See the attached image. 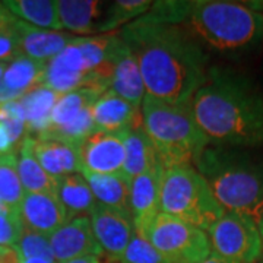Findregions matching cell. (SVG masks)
Masks as SVG:
<instances>
[{
  "label": "cell",
  "mask_w": 263,
  "mask_h": 263,
  "mask_svg": "<svg viewBox=\"0 0 263 263\" xmlns=\"http://www.w3.org/2000/svg\"><path fill=\"white\" fill-rule=\"evenodd\" d=\"M110 89L136 107H141L146 95L138 60L120 35H116L111 54Z\"/></svg>",
  "instance_id": "cell-15"
},
{
  "label": "cell",
  "mask_w": 263,
  "mask_h": 263,
  "mask_svg": "<svg viewBox=\"0 0 263 263\" xmlns=\"http://www.w3.org/2000/svg\"><path fill=\"white\" fill-rule=\"evenodd\" d=\"M202 263H241V262H235V260H228V259H224L221 256H218L215 253L209 254V257L205 259Z\"/></svg>",
  "instance_id": "cell-37"
},
{
  "label": "cell",
  "mask_w": 263,
  "mask_h": 263,
  "mask_svg": "<svg viewBox=\"0 0 263 263\" xmlns=\"http://www.w3.org/2000/svg\"><path fill=\"white\" fill-rule=\"evenodd\" d=\"M120 37L138 60L151 97L189 104L208 81L206 54L193 34L180 25L138 18L123 28Z\"/></svg>",
  "instance_id": "cell-1"
},
{
  "label": "cell",
  "mask_w": 263,
  "mask_h": 263,
  "mask_svg": "<svg viewBox=\"0 0 263 263\" xmlns=\"http://www.w3.org/2000/svg\"><path fill=\"white\" fill-rule=\"evenodd\" d=\"M101 94L103 92L92 88H79L72 92L62 95L53 110L51 122H50V127L47 132L56 130L75 122L81 114H84L86 110H91L94 107L95 101L100 98Z\"/></svg>",
  "instance_id": "cell-27"
},
{
  "label": "cell",
  "mask_w": 263,
  "mask_h": 263,
  "mask_svg": "<svg viewBox=\"0 0 263 263\" xmlns=\"http://www.w3.org/2000/svg\"><path fill=\"white\" fill-rule=\"evenodd\" d=\"M257 263H263V259H260V260H259V262Z\"/></svg>",
  "instance_id": "cell-43"
},
{
  "label": "cell",
  "mask_w": 263,
  "mask_h": 263,
  "mask_svg": "<svg viewBox=\"0 0 263 263\" xmlns=\"http://www.w3.org/2000/svg\"><path fill=\"white\" fill-rule=\"evenodd\" d=\"M57 12L62 28L76 34H95L116 29L111 3L98 0H59Z\"/></svg>",
  "instance_id": "cell-12"
},
{
  "label": "cell",
  "mask_w": 263,
  "mask_h": 263,
  "mask_svg": "<svg viewBox=\"0 0 263 263\" xmlns=\"http://www.w3.org/2000/svg\"><path fill=\"white\" fill-rule=\"evenodd\" d=\"M50 247L57 263H65L84 256L103 253L95 240L89 216H76L48 237Z\"/></svg>",
  "instance_id": "cell-13"
},
{
  "label": "cell",
  "mask_w": 263,
  "mask_h": 263,
  "mask_svg": "<svg viewBox=\"0 0 263 263\" xmlns=\"http://www.w3.org/2000/svg\"><path fill=\"white\" fill-rule=\"evenodd\" d=\"M46 63L25 56L13 59L3 73L0 84V104L18 101L32 88L43 85Z\"/></svg>",
  "instance_id": "cell-20"
},
{
  "label": "cell",
  "mask_w": 263,
  "mask_h": 263,
  "mask_svg": "<svg viewBox=\"0 0 263 263\" xmlns=\"http://www.w3.org/2000/svg\"><path fill=\"white\" fill-rule=\"evenodd\" d=\"M226 212L250 218L256 224L263 216V170L252 162L235 160L208 149L196 164Z\"/></svg>",
  "instance_id": "cell-4"
},
{
  "label": "cell",
  "mask_w": 263,
  "mask_h": 263,
  "mask_svg": "<svg viewBox=\"0 0 263 263\" xmlns=\"http://www.w3.org/2000/svg\"><path fill=\"white\" fill-rule=\"evenodd\" d=\"M192 110L209 143H263V97L240 76L209 70L208 81L192 100Z\"/></svg>",
  "instance_id": "cell-2"
},
{
  "label": "cell",
  "mask_w": 263,
  "mask_h": 263,
  "mask_svg": "<svg viewBox=\"0 0 263 263\" xmlns=\"http://www.w3.org/2000/svg\"><path fill=\"white\" fill-rule=\"evenodd\" d=\"M257 226V230H259V234H260V240H262V257L260 259H263V216L260 218V221L256 224Z\"/></svg>",
  "instance_id": "cell-40"
},
{
  "label": "cell",
  "mask_w": 263,
  "mask_h": 263,
  "mask_svg": "<svg viewBox=\"0 0 263 263\" xmlns=\"http://www.w3.org/2000/svg\"><path fill=\"white\" fill-rule=\"evenodd\" d=\"M189 24L197 37L216 50H240L263 40V13L238 2H193Z\"/></svg>",
  "instance_id": "cell-5"
},
{
  "label": "cell",
  "mask_w": 263,
  "mask_h": 263,
  "mask_svg": "<svg viewBox=\"0 0 263 263\" xmlns=\"http://www.w3.org/2000/svg\"><path fill=\"white\" fill-rule=\"evenodd\" d=\"M16 170L25 193H56L57 179L48 176L34 155L32 138L21 142L16 154Z\"/></svg>",
  "instance_id": "cell-23"
},
{
  "label": "cell",
  "mask_w": 263,
  "mask_h": 263,
  "mask_svg": "<svg viewBox=\"0 0 263 263\" xmlns=\"http://www.w3.org/2000/svg\"><path fill=\"white\" fill-rule=\"evenodd\" d=\"M10 13L19 21L32 27L50 31H60L62 24L57 12V2L53 0H8L3 2Z\"/></svg>",
  "instance_id": "cell-26"
},
{
  "label": "cell",
  "mask_w": 263,
  "mask_h": 263,
  "mask_svg": "<svg viewBox=\"0 0 263 263\" xmlns=\"http://www.w3.org/2000/svg\"><path fill=\"white\" fill-rule=\"evenodd\" d=\"M18 56H21L19 51V44L16 37L13 35V32L10 31L8 34H2L0 35V62H6V60H13Z\"/></svg>",
  "instance_id": "cell-34"
},
{
  "label": "cell",
  "mask_w": 263,
  "mask_h": 263,
  "mask_svg": "<svg viewBox=\"0 0 263 263\" xmlns=\"http://www.w3.org/2000/svg\"><path fill=\"white\" fill-rule=\"evenodd\" d=\"M122 263H167L158 253V250L145 240L142 235L135 233L120 257Z\"/></svg>",
  "instance_id": "cell-29"
},
{
  "label": "cell",
  "mask_w": 263,
  "mask_h": 263,
  "mask_svg": "<svg viewBox=\"0 0 263 263\" xmlns=\"http://www.w3.org/2000/svg\"><path fill=\"white\" fill-rule=\"evenodd\" d=\"M21 259H29V257H46V259H54L48 237L32 233L28 230H24V234L18 241V245L13 247ZM56 260V259H54Z\"/></svg>",
  "instance_id": "cell-31"
},
{
  "label": "cell",
  "mask_w": 263,
  "mask_h": 263,
  "mask_svg": "<svg viewBox=\"0 0 263 263\" xmlns=\"http://www.w3.org/2000/svg\"><path fill=\"white\" fill-rule=\"evenodd\" d=\"M141 235L167 263H202L212 253L206 231L162 212L151 221Z\"/></svg>",
  "instance_id": "cell-7"
},
{
  "label": "cell",
  "mask_w": 263,
  "mask_h": 263,
  "mask_svg": "<svg viewBox=\"0 0 263 263\" xmlns=\"http://www.w3.org/2000/svg\"><path fill=\"white\" fill-rule=\"evenodd\" d=\"M152 6V2L148 0H119L111 3V13L116 28L126 24L130 19H136L146 13Z\"/></svg>",
  "instance_id": "cell-33"
},
{
  "label": "cell",
  "mask_w": 263,
  "mask_h": 263,
  "mask_svg": "<svg viewBox=\"0 0 263 263\" xmlns=\"http://www.w3.org/2000/svg\"><path fill=\"white\" fill-rule=\"evenodd\" d=\"M65 263H100V260H98L97 256H84V257H78V259H73V260H69V262Z\"/></svg>",
  "instance_id": "cell-39"
},
{
  "label": "cell",
  "mask_w": 263,
  "mask_h": 263,
  "mask_svg": "<svg viewBox=\"0 0 263 263\" xmlns=\"http://www.w3.org/2000/svg\"><path fill=\"white\" fill-rule=\"evenodd\" d=\"M193 2H158L152 3L149 13L145 18L152 22H162V24H176L179 25L180 21L189 18L190 8Z\"/></svg>",
  "instance_id": "cell-30"
},
{
  "label": "cell",
  "mask_w": 263,
  "mask_h": 263,
  "mask_svg": "<svg viewBox=\"0 0 263 263\" xmlns=\"http://www.w3.org/2000/svg\"><path fill=\"white\" fill-rule=\"evenodd\" d=\"M212 253L228 260L257 263L262 257V240L256 222L234 212H224L208 230Z\"/></svg>",
  "instance_id": "cell-8"
},
{
  "label": "cell",
  "mask_w": 263,
  "mask_h": 263,
  "mask_svg": "<svg viewBox=\"0 0 263 263\" xmlns=\"http://www.w3.org/2000/svg\"><path fill=\"white\" fill-rule=\"evenodd\" d=\"M15 21L16 18L10 13V10L5 6V3L0 2V35L10 32Z\"/></svg>",
  "instance_id": "cell-36"
},
{
  "label": "cell",
  "mask_w": 263,
  "mask_h": 263,
  "mask_svg": "<svg viewBox=\"0 0 263 263\" xmlns=\"http://www.w3.org/2000/svg\"><path fill=\"white\" fill-rule=\"evenodd\" d=\"M56 195L66 208L69 219L91 214L97 205L92 190L82 174H67L57 179Z\"/></svg>",
  "instance_id": "cell-25"
},
{
  "label": "cell",
  "mask_w": 263,
  "mask_h": 263,
  "mask_svg": "<svg viewBox=\"0 0 263 263\" xmlns=\"http://www.w3.org/2000/svg\"><path fill=\"white\" fill-rule=\"evenodd\" d=\"M92 116L97 129L104 132H123L142 124L141 107L126 101L111 89L95 101Z\"/></svg>",
  "instance_id": "cell-19"
},
{
  "label": "cell",
  "mask_w": 263,
  "mask_h": 263,
  "mask_svg": "<svg viewBox=\"0 0 263 263\" xmlns=\"http://www.w3.org/2000/svg\"><path fill=\"white\" fill-rule=\"evenodd\" d=\"M6 211H10V208H8L5 203L0 202V212H6ZM15 211H16V209H15Z\"/></svg>",
  "instance_id": "cell-42"
},
{
  "label": "cell",
  "mask_w": 263,
  "mask_h": 263,
  "mask_svg": "<svg viewBox=\"0 0 263 263\" xmlns=\"http://www.w3.org/2000/svg\"><path fill=\"white\" fill-rule=\"evenodd\" d=\"M164 167L158 165L148 173L135 177L130 183L129 211L136 233L141 235L151 221L160 214L161 184Z\"/></svg>",
  "instance_id": "cell-16"
},
{
  "label": "cell",
  "mask_w": 263,
  "mask_h": 263,
  "mask_svg": "<svg viewBox=\"0 0 263 263\" xmlns=\"http://www.w3.org/2000/svg\"><path fill=\"white\" fill-rule=\"evenodd\" d=\"M19 214L25 230L44 237H50L70 221L56 193H25Z\"/></svg>",
  "instance_id": "cell-14"
},
{
  "label": "cell",
  "mask_w": 263,
  "mask_h": 263,
  "mask_svg": "<svg viewBox=\"0 0 263 263\" xmlns=\"http://www.w3.org/2000/svg\"><path fill=\"white\" fill-rule=\"evenodd\" d=\"M95 240L104 253L120 260L130 238L136 233L129 211L97 203L89 214Z\"/></svg>",
  "instance_id": "cell-9"
},
{
  "label": "cell",
  "mask_w": 263,
  "mask_h": 263,
  "mask_svg": "<svg viewBox=\"0 0 263 263\" xmlns=\"http://www.w3.org/2000/svg\"><path fill=\"white\" fill-rule=\"evenodd\" d=\"M25 190L16 170V154L0 160V202L10 209L19 211Z\"/></svg>",
  "instance_id": "cell-28"
},
{
  "label": "cell",
  "mask_w": 263,
  "mask_h": 263,
  "mask_svg": "<svg viewBox=\"0 0 263 263\" xmlns=\"http://www.w3.org/2000/svg\"><path fill=\"white\" fill-rule=\"evenodd\" d=\"M160 211L206 233L226 212L208 180L193 165L164 170Z\"/></svg>",
  "instance_id": "cell-6"
},
{
  "label": "cell",
  "mask_w": 263,
  "mask_h": 263,
  "mask_svg": "<svg viewBox=\"0 0 263 263\" xmlns=\"http://www.w3.org/2000/svg\"><path fill=\"white\" fill-rule=\"evenodd\" d=\"M126 160L123 167V174L129 180L148 173L158 165H162L157 151L148 138L143 126H136L123 132Z\"/></svg>",
  "instance_id": "cell-21"
},
{
  "label": "cell",
  "mask_w": 263,
  "mask_h": 263,
  "mask_svg": "<svg viewBox=\"0 0 263 263\" xmlns=\"http://www.w3.org/2000/svg\"><path fill=\"white\" fill-rule=\"evenodd\" d=\"M12 32L18 40L21 56L29 57L41 63H47L48 60L57 56L75 38L60 31L32 27L19 19L15 21Z\"/></svg>",
  "instance_id": "cell-18"
},
{
  "label": "cell",
  "mask_w": 263,
  "mask_h": 263,
  "mask_svg": "<svg viewBox=\"0 0 263 263\" xmlns=\"http://www.w3.org/2000/svg\"><path fill=\"white\" fill-rule=\"evenodd\" d=\"M19 263H57L54 259H46V257H29V259H21Z\"/></svg>",
  "instance_id": "cell-38"
},
{
  "label": "cell",
  "mask_w": 263,
  "mask_h": 263,
  "mask_svg": "<svg viewBox=\"0 0 263 263\" xmlns=\"http://www.w3.org/2000/svg\"><path fill=\"white\" fill-rule=\"evenodd\" d=\"M123 132H104L97 129L84 139L81 143L82 171L94 174L123 173L126 160Z\"/></svg>",
  "instance_id": "cell-10"
},
{
  "label": "cell",
  "mask_w": 263,
  "mask_h": 263,
  "mask_svg": "<svg viewBox=\"0 0 263 263\" xmlns=\"http://www.w3.org/2000/svg\"><path fill=\"white\" fill-rule=\"evenodd\" d=\"M142 126L160 157L164 170L196 165L209 141L193 116L192 103L171 104L145 95L141 105Z\"/></svg>",
  "instance_id": "cell-3"
},
{
  "label": "cell",
  "mask_w": 263,
  "mask_h": 263,
  "mask_svg": "<svg viewBox=\"0 0 263 263\" xmlns=\"http://www.w3.org/2000/svg\"><path fill=\"white\" fill-rule=\"evenodd\" d=\"M60 97L47 86L38 85L19 100L25 113V127L29 138L37 139L48 130L51 114Z\"/></svg>",
  "instance_id": "cell-22"
},
{
  "label": "cell",
  "mask_w": 263,
  "mask_h": 263,
  "mask_svg": "<svg viewBox=\"0 0 263 263\" xmlns=\"http://www.w3.org/2000/svg\"><path fill=\"white\" fill-rule=\"evenodd\" d=\"M34 155L48 176L60 179L82 171L81 145L54 138H32Z\"/></svg>",
  "instance_id": "cell-17"
},
{
  "label": "cell",
  "mask_w": 263,
  "mask_h": 263,
  "mask_svg": "<svg viewBox=\"0 0 263 263\" xmlns=\"http://www.w3.org/2000/svg\"><path fill=\"white\" fill-rule=\"evenodd\" d=\"M89 84L91 73L85 65L75 37L57 56L46 63L43 85L57 94L65 95L79 88H89Z\"/></svg>",
  "instance_id": "cell-11"
},
{
  "label": "cell",
  "mask_w": 263,
  "mask_h": 263,
  "mask_svg": "<svg viewBox=\"0 0 263 263\" xmlns=\"http://www.w3.org/2000/svg\"><path fill=\"white\" fill-rule=\"evenodd\" d=\"M16 154L15 151V143L10 139L9 133L6 130V127L0 123V160L6 158L9 155Z\"/></svg>",
  "instance_id": "cell-35"
},
{
  "label": "cell",
  "mask_w": 263,
  "mask_h": 263,
  "mask_svg": "<svg viewBox=\"0 0 263 263\" xmlns=\"http://www.w3.org/2000/svg\"><path fill=\"white\" fill-rule=\"evenodd\" d=\"M86 183L92 190L97 203L129 211L130 183L123 173L119 174H94L81 171ZM130 212V211H129Z\"/></svg>",
  "instance_id": "cell-24"
},
{
  "label": "cell",
  "mask_w": 263,
  "mask_h": 263,
  "mask_svg": "<svg viewBox=\"0 0 263 263\" xmlns=\"http://www.w3.org/2000/svg\"><path fill=\"white\" fill-rule=\"evenodd\" d=\"M6 63H3V62H0V84H2V79H3V73H5V70H6Z\"/></svg>",
  "instance_id": "cell-41"
},
{
  "label": "cell",
  "mask_w": 263,
  "mask_h": 263,
  "mask_svg": "<svg viewBox=\"0 0 263 263\" xmlns=\"http://www.w3.org/2000/svg\"><path fill=\"white\" fill-rule=\"evenodd\" d=\"M24 224L19 211L0 212V247H15L24 234Z\"/></svg>",
  "instance_id": "cell-32"
}]
</instances>
